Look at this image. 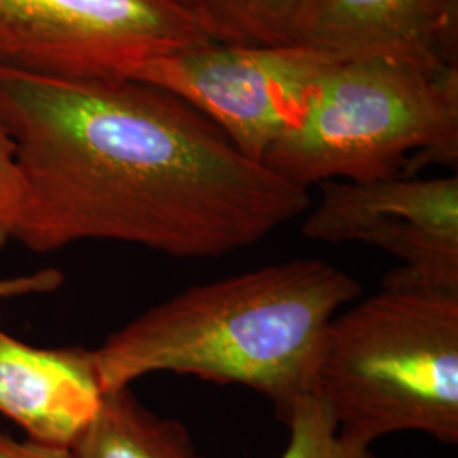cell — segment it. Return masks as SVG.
Here are the masks:
<instances>
[{"instance_id":"cell-12","label":"cell","mask_w":458,"mask_h":458,"mask_svg":"<svg viewBox=\"0 0 458 458\" xmlns=\"http://www.w3.org/2000/svg\"><path fill=\"white\" fill-rule=\"evenodd\" d=\"M284 425L289 428V442L280 458H376L372 445L340 433L318 393L304 397Z\"/></svg>"},{"instance_id":"cell-16","label":"cell","mask_w":458,"mask_h":458,"mask_svg":"<svg viewBox=\"0 0 458 458\" xmlns=\"http://www.w3.org/2000/svg\"><path fill=\"white\" fill-rule=\"evenodd\" d=\"M175 2H179V4H182V5H183V0H175ZM183 7H185V5H183Z\"/></svg>"},{"instance_id":"cell-13","label":"cell","mask_w":458,"mask_h":458,"mask_svg":"<svg viewBox=\"0 0 458 458\" xmlns=\"http://www.w3.org/2000/svg\"><path fill=\"white\" fill-rule=\"evenodd\" d=\"M26 199L28 185L17 160L14 140L0 123V250L14 242Z\"/></svg>"},{"instance_id":"cell-2","label":"cell","mask_w":458,"mask_h":458,"mask_svg":"<svg viewBox=\"0 0 458 458\" xmlns=\"http://www.w3.org/2000/svg\"><path fill=\"white\" fill-rule=\"evenodd\" d=\"M361 297L357 278L318 259L270 263L183 289L94 350L104 393L153 374L242 386L282 423L318 393L327 329Z\"/></svg>"},{"instance_id":"cell-1","label":"cell","mask_w":458,"mask_h":458,"mask_svg":"<svg viewBox=\"0 0 458 458\" xmlns=\"http://www.w3.org/2000/svg\"><path fill=\"white\" fill-rule=\"evenodd\" d=\"M0 123L28 185L14 242L34 253L119 242L174 259H219L310 209V191L149 83L0 68Z\"/></svg>"},{"instance_id":"cell-9","label":"cell","mask_w":458,"mask_h":458,"mask_svg":"<svg viewBox=\"0 0 458 458\" xmlns=\"http://www.w3.org/2000/svg\"><path fill=\"white\" fill-rule=\"evenodd\" d=\"M301 45L340 60L458 64V0H318Z\"/></svg>"},{"instance_id":"cell-8","label":"cell","mask_w":458,"mask_h":458,"mask_svg":"<svg viewBox=\"0 0 458 458\" xmlns=\"http://www.w3.org/2000/svg\"><path fill=\"white\" fill-rule=\"evenodd\" d=\"M102 395L94 350L39 348L0 329V414L26 438L70 448Z\"/></svg>"},{"instance_id":"cell-14","label":"cell","mask_w":458,"mask_h":458,"mask_svg":"<svg viewBox=\"0 0 458 458\" xmlns=\"http://www.w3.org/2000/svg\"><path fill=\"white\" fill-rule=\"evenodd\" d=\"M65 276L58 268H41L33 274L0 278V301L24 295L49 294L60 289Z\"/></svg>"},{"instance_id":"cell-15","label":"cell","mask_w":458,"mask_h":458,"mask_svg":"<svg viewBox=\"0 0 458 458\" xmlns=\"http://www.w3.org/2000/svg\"><path fill=\"white\" fill-rule=\"evenodd\" d=\"M0 458H73V455L66 446L14 438L0 426Z\"/></svg>"},{"instance_id":"cell-11","label":"cell","mask_w":458,"mask_h":458,"mask_svg":"<svg viewBox=\"0 0 458 458\" xmlns=\"http://www.w3.org/2000/svg\"><path fill=\"white\" fill-rule=\"evenodd\" d=\"M213 43L229 47L301 45L318 0H183Z\"/></svg>"},{"instance_id":"cell-7","label":"cell","mask_w":458,"mask_h":458,"mask_svg":"<svg viewBox=\"0 0 458 458\" xmlns=\"http://www.w3.org/2000/svg\"><path fill=\"white\" fill-rule=\"evenodd\" d=\"M302 234L361 243L397 259L384 278L458 293V177L327 181Z\"/></svg>"},{"instance_id":"cell-4","label":"cell","mask_w":458,"mask_h":458,"mask_svg":"<svg viewBox=\"0 0 458 458\" xmlns=\"http://www.w3.org/2000/svg\"><path fill=\"white\" fill-rule=\"evenodd\" d=\"M318 394L340 433L458 442V293L382 280L327 329Z\"/></svg>"},{"instance_id":"cell-6","label":"cell","mask_w":458,"mask_h":458,"mask_svg":"<svg viewBox=\"0 0 458 458\" xmlns=\"http://www.w3.org/2000/svg\"><path fill=\"white\" fill-rule=\"evenodd\" d=\"M336 60L319 49L209 43L151 60L128 79L177 96L228 136L246 157L263 155L302 114Z\"/></svg>"},{"instance_id":"cell-5","label":"cell","mask_w":458,"mask_h":458,"mask_svg":"<svg viewBox=\"0 0 458 458\" xmlns=\"http://www.w3.org/2000/svg\"><path fill=\"white\" fill-rule=\"evenodd\" d=\"M213 43L175 0H0V68L49 79H128Z\"/></svg>"},{"instance_id":"cell-3","label":"cell","mask_w":458,"mask_h":458,"mask_svg":"<svg viewBox=\"0 0 458 458\" xmlns=\"http://www.w3.org/2000/svg\"><path fill=\"white\" fill-rule=\"evenodd\" d=\"M457 162L458 64L394 56L336 60L262 158L306 191L327 181L414 177L426 165Z\"/></svg>"},{"instance_id":"cell-10","label":"cell","mask_w":458,"mask_h":458,"mask_svg":"<svg viewBox=\"0 0 458 458\" xmlns=\"http://www.w3.org/2000/svg\"><path fill=\"white\" fill-rule=\"evenodd\" d=\"M70 450L73 458H206L187 426L148 410L131 387L104 393Z\"/></svg>"}]
</instances>
